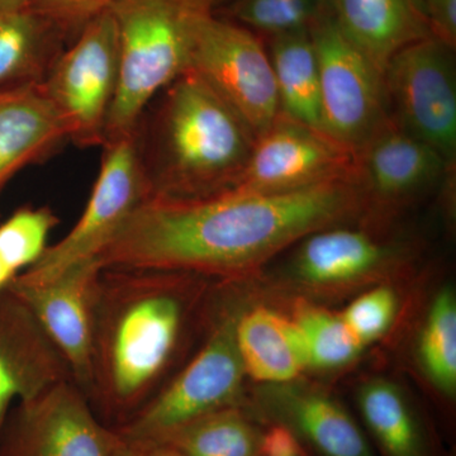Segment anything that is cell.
Here are the masks:
<instances>
[{"mask_svg":"<svg viewBox=\"0 0 456 456\" xmlns=\"http://www.w3.org/2000/svg\"><path fill=\"white\" fill-rule=\"evenodd\" d=\"M355 152L323 131L279 114L255 140L241 178L232 191L285 193L350 178Z\"/></svg>","mask_w":456,"mask_h":456,"instance_id":"cell-13","label":"cell"},{"mask_svg":"<svg viewBox=\"0 0 456 456\" xmlns=\"http://www.w3.org/2000/svg\"><path fill=\"white\" fill-rule=\"evenodd\" d=\"M119 443L70 378L18 402L0 428V456H113Z\"/></svg>","mask_w":456,"mask_h":456,"instance_id":"cell-11","label":"cell"},{"mask_svg":"<svg viewBox=\"0 0 456 456\" xmlns=\"http://www.w3.org/2000/svg\"><path fill=\"white\" fill-rule=\"evenodd\" d=\"M419 358L431 382L452 397L456 389V301L450 288L441 290L426 317Z\"/></svg>","mask_w":456,"mask_h":456,"instance_id":"cell-26","label":"cell"},{"mask_svg":"<svg viewBox=\"0 0 456 456\" xmlns=\"http://www.w3.org/2000/svg\"><path fill=\"white\" fill-rule=\"evenodd\" d=\"M263 432L236 406L200 417L155 441L184 456H261Z\"/></svg>","mask_w":456,"mask_h":456,"instance_id":"cell-24","label":"cell"},{"mask_svg":"<svg viewBox=\"0 0 456 456\" xmlns=\"http://www.w3.org/2000/svg\"><path fill=\"white\" fill-rule=\"evenodd\" d=\"M308 456V455H307Z\"/></svg>","mask_w":456,"mask_h":456,"instance_id":"cell-37","label":"cell"},{"mask_svg":"<svg viewBox=\"0 0 456 456\" xmlns=\"http://www.w3.org/2000/svg\"><path fill=\"white\" fill-rule=\"evenodd\" d=\"M16 275V273L9 268L8 264L5 263L2 255H0V289L8 287V285L11 284V281H13Z\"/></svg>","mask_w":456,"mask_h":456,"instance_id":"cell-34","label":"cell"},{"mask_svg":"<svg viewBox=\"0 0 456 456\" xmlns=\"http://www.w3.org/2000/svg\"><path fill=\"white\" fill-rule=\"evenodd\" d=\"M432 36L456 47V0H419Z\"/></svg>","mask_w":456,"mask_h":456,"instance_id":"cell-31","label":"cell"},{"mask_svg":"<svg viewBox=\"0 0 456 456\" xmlns=\"http://www.w3.org/2000/svg\"><path fill=\"white\" fill-rule=\"evenodd\" d=\"M349 222L297 242L290 275L312 287H341L382 277L412 257L413 245L389 233L392 220L362 215L360 226H349Z\"/></svg>","mask_w":456,"mask_h":456,"instance_id":"cell-14","label":"cell"},{"mask_svg":"<svg viewBox=\"0 0 456 456\" xmlns=\"http://www.w3.org/2000/svg\"><path fill=\"white\" fill-rule=\"evenodd\" d=\"M281 114L322 131L320 70L310 31L266 38Z\"/></svg>","mask_w":456,"mask_h":456,"instance_id":"cell-22","label":"cell"},{"mask_svg":"<svg viewBox=\"0 0 456 456\" xmlns=\"http://www.w3.org/2000/svg\"><path fill=\"white\" fill-rule=\"evenodd\" d=\"M261 456H307V452L288 426L275 422L263 432Z\"/></svg>","mask_w":456,"mask_h":456,"instance_id":"cell-32","label":"cell"},{"mask_svg":"<svg viewBox=\"0 0 456 456\" xmlns=\"http://www.w3.org/2000/svg\"><path fill=\"white\" fill-rule=\"evenodd\" d=\"M61 37L28 7L0 13V92L41 86L62 53Z\"/></svg>","mask_w":456,"mask_h":456,"instance_id":"cell-21","label":"cell"},{"mask_svg":"<svg viewBox=\"0 0 456 456\" xmlns=\"http://www.w3.org/2000/svg\"><path fill=\"white\" fill-rule=\"evenodd\" d=\"M118 82V32L110 9L60 53L41 89L66 139L80 147L103 146Z\"/></svg>","mask_w":456,"mask_h":456,"instance_id":"cell-6","label":"cell"},{"mask_svg":"<svg viewBox=\"0 0 456 456\" xmlns=\"http://www.w3.org/2000/svg\"><path fill=\"white\" fill-rule=\"evenodd\" d=\"M117 0H28L27 7L56 32L79 35L93 20L106 13Z\"/></svg>","mask_w":456,"mask_h":456,"instance_id":"cell-30","label":"cell"},{"mask_svg":"<svg viewBox=\"0 0 456 456\" xmlns=\"http://www.w3.org/2000/svg\"><path fill=\"white\" fill-rule=\"evenodd\" d=\"M103 147L101 169L79 220L37 263L14 277L18 283H46L74 264L99 257L150 196L134 134L108 141Z\"/></svg>","mask_w":456,"mask_h":456,"instance_id":"cell-9","label":"cell"},{"mask_svg":"<svg viewBox=\"0 0 456 456\" xmlns=\"http://www.w3.org/2000/svg\"><path fill=\"white\" fill-rule=\"evenodd\" d=\"M310 32L320 70L322 131L358 151L388 117L382 71L342 33L332 13Z\"/></svg>","mask_w":456,"mask_h":456,"instance_id":"cell-10","label":"cell"},{"mask_svg":"<svg viewBox=\"0 0 456 456\" xmlns=\"http://www.w3.org/2000/svg\"><path fill=\"white\" fill-rule=\"evenodd\" d=\"M236 316L237 312H226L216 321L191 362L130 421L116 428L119 436L155 441L200 417L241 406L246 373L237 350Z\"/></svg>","mask_w":456,"mask_h":456,"instance_id":"cell-5","label":"cell"},{"mask_svg":"<svg viewBox=\"0 0 456 456\" xmlns=\"http://www.w3.org/2000/svg\"><path fill=\"white\" fill-rule=\"evenodd\" d=\"M365 207L354 176L285 193L228 191L200 200L147 197L99 255L104 269L239 279Z\"/></svg>","mask_w":456,"mask_h":456,"instance_id":"cell-1","label":"cell"},{"mask_svg":"<svg viewBox=\"0 0 456 456\" xmlns=\"http://www.w3.org/2000/svg\"><path fill=\"white\" fill-rule=\"evenodd\" d=\"M113 456H184L167 444L151 440L123 439Z\"/></svg>","mask_w":456,"mask_h":456,"instance_id":"cell-33","label":"cell"},{"mask_svg":"<svg viewBox=\"0 0 456 456\" xmlns=\"http://www.w3.org/2000/svg\"><path fill=\"white\" fill-rule=\"evenodd\" d=\"M212 0H117L119 82L106 141L131 136L156 95L189 66L191 41Z\"/></svg>","mask_w":456,"mask_h":456,"instance_id":"cell-4","label":"cell"},{"mask_svg":"<svg viewBox=\"0 0 456 456\" xmlns=\"http://www.w3.org/2000/svg\"><path fill=\"white\" fill-rule=\"evenodd\" d=\"M338 28L384 71L389 59L431 36L419 0H330Z\"/></svg>","mask_w":456,"mask_h":456,"instance_id":"cell-17","label":"cell"},{"mask_svg":"<svg viewBox=\"0 0 456 456\" xmlns=\"http://www.w3.org/2000/svg\"><path fill=\"white\" fill-rule=\"evenodd\" d=\"M359 408L384 456H434L421 419L395 384L384 379L365 384Z\"/></svg>","mask_w":456,"mask_h":456,"instance_id":"cell-23","label":"cell"},{"mask_svg":"<svg viewBox=\"0 0 456 456\" xmlns=\"http://www.w3.org/2000/svg\"><path fill=\"white\" fill-rule=\"evenodd\" d=\"M455 167L387 117L355 151L354 179L364 215L393 220L402 208L454 178Z\"/></svg>","mask_w":456,"mask_h":456,"instance_id":"cell-12","label":"cell"},{"mask_svg":"<svg viewBox=\"0 0 456 456\" xmlns=\"http://www.w3.org/2000/svg\"><path fill=\"white\" fill-rule=\"evenodd\" d=\"M28 0H0V13L27 7Z\"/></svg>","mask_w":456,"mask_h":456,"instance_id":"cell-35","label":"cell"},{"mask_svg":"<svg viewBox=\"0 0 456 456\" xmlns=\"http://www.w3.org/2000/svg\"><path fill=\"white\" fill-rule=\"evenodd\" d=\"M330 13V0H233L227 11L230 20L261 38L310 31Z\"/></svg>","mask_w":456,"mask_h":456,"instance_id":"cell-27","label":"cell"},{"mask_svg":"<svg viewBox=\"0 0 456 456\" xmlns=\"http://www.w3.org/2000/svg\"><path fill=\"white\" fill-rule=\"evenodd\" d=\"M64 359L25 302L0 289V428L18 402L69 379Z\"/></svg>","mask_w":456,"mask_h":456,"instance_id":"cell-16","label":"cell"},{"mask_svg":"<svg viewBox=\"0 0 456 456\" xmlns=\"http://www.w3.org/2000/svg\"><path fill=\"white\" fill-rule=\"evenodd\" d=\"M188 68L239 114L255 139L281 114L265 42L216 12L203 14L197 22Z\"/></svg>","mask_w":456,"mask_h":456,"instance_id":"cell-7","label":"cell"},{"mask_svg":"<svg viewBox=\"0 0 456 456\" xmlns=\"http://www.w3.org/2000/svg\"><path fill=\"white\" fill-rule=\"evenodd\" d=\"M66 140L41 86L0 92V188Z\"/></svg>","mask_w":456,"mask_h":456,"instance_id":"cell-18","label":"cell"},{"mask_svg":"<svg viewBox=\"0 0 456 456\" xmlns=\"http://www.w3.org/2000/svg\"><path fill=\"white\" fill-rule=\"evenodd\" d=\"M103 270L99 257H94L74 264L46 283L22 284L13 279L9 284L40 323L86 397L92 387L95 308Z\"/></svg>","mask_w":456,"mask_h":456,"instance_id":"cell-15","label":"cell"},{"mask_svg":"<svg viewBox=\"0 0 456 456\" xmlns=\"http://www.w3.org/2000/svg\"><path fill=\"white\" fill-rule=\"evenodd\" d=\"M273 407L277 422L320 456H374L355 419L330 395L285 389L277 393Z\"/></svg>","mask_w":456,"mask_h":456,"instance_id":"cell-20","label":"cell"},{"mask_svg":"<svg viewBox=\"0 0 456 456\" xmlns=\"http://www.w3.org/2000/svg\"><path fill=\"white\" fill-rule=\"evenodd\" d=\"M56 224V216L44 207L18 209L0 224V255L9 268L20 274L37 263Z\"/></svg>","mask_w":456,"mask_h":456,"instance_id":"cell-28","label":"cell"},{"mask_svg":"<svg viewBox=\"0 0 456 456\" xmlns=\"http://www.w3.org/2000/svg\"><path fill=\"white\" fill-rule=\"evenodd\" d=\"M155 99L134 131L149 197L200 200L232 191L256 140L239 114L191 68Z\"/></svg>","mask_w":456,"mask_h":456,"instance_id":"cell-3","label":"cell"},{"mask_svg":"<svg viewBox=\"0 0 456 456\" xmlns=\"http://www.w3.org/2000/svg\"><path fill=\"white\" fill-rule=\"evenodd\" d=\"M455 49L435 37L399 50L383 71L387 112L399 127L456 165Z\"/></svg>","mask_w":456,"mask_h":456,"instance_id":"cell-8","label":"cell"},{"mask_svg":"<svg viewBox=\"0 0 456 456\" xmlns=\"http://www.w3.org/2000/svg\"><path fill=\"white\" fill-rule=\"evenodd\" d=\"M235 338L246 375L257 382L290 383L308 369L296 323L272 308L237 312Z\"/></svg>","mask_w":456,"mask_h":456,"instance_id":"cell-19","label":"cell"},{"mask_svg":"<svg viewBox=\"0 0 456 456\" xmlns=\"http://www.w3.org/2000/svg\"><path fill=\"white\" fill-rule=\"evenodd\" d=\"M397 310V297L391 288L378 287L362 294L340 317L362 347L386 334Z\"/></svg>","mask_w":456,"mask_h":456,"instance_id":"cell-29","label":"cell"},{"mask_svg":"<svg viewBox=\"0 0 456 456\" xmlns=\"http://www.w3.org/2000/svg\"><path fill=\"white\" fill-rule=\"evenodd\" d=\"M221 2H224V0H216V3H217V4H220Z\"/></svg>","mask_w":456,"mask_h":456,"instance_id":"cell-36","label":"cell"},{"mask_svg":"<svg viewBox=\"0 0 456 456\" xmlns=\"http://www.w3.org/2000/svg\"><path fill=\"white\" fill-rule=\"evenodd\" d=\"M290 318L301 334L308 368L331 370L345 367L362 350L340 314L310 303L298 302Z\"/></svg>","mask_w":456,"mask_h":456,"instance_id":"cell-25","label":"cell"},{"mask_svg":"<svg viewBox=\"0 0 456 456\" xmlns=\"http://www.w3.org/2000/svg\"><path fill=\"white\" fill-rule=\"evenodd\" d=\"M200 278L163 270L102 273L88 398L110 428L130 421L160 391L184 338Z\"/></svg>","mask_w":456,"mask_h":456,"instance_id":"cell-2","label":"cell"}]
</instances>
